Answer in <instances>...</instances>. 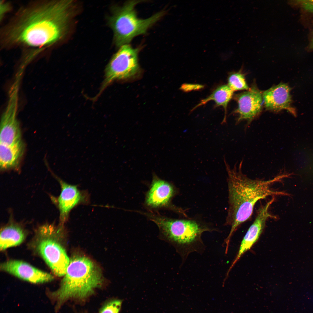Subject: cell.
<instances>
[{
	"instance_id": "obj_1",
	"label": "cell",
	"mask_w": 313,
	"mask_h": 313,
	"mask_svg": "<svg viewBox=\"0 0 313 313\" xmlns=\"http://www.w3.org/2000/svg\"><path fill=\"white\" fill-rule=\"evenodd\" d=\"M72 0L39 1L22 7L2 29L3 49L51 48L64 38L71 15Z\"/></svg>"
},
{
	"instance_id": "obj_14",
	"label": "cell",
	"mask_w": 313,
	"mask_h": 313,
	"mask_svg": "<svg viewBox=\"0 0 313 313\" xmlns=\"http://www.w3.org/2000/svg\"><path fill=\"white\" fill-rule=\"evenodd\" d=\"M154 177L146 198V204L156 207L167 205L174 193L173 187L168 182Z\"/></svg>"
},
{
	"instance_id": "obj_21",
	"label": "cell",
	"mask_w": 313,
	"mask_h": 313,
	"mask_svg": "<svg viewBox=\"0 0 313 313\" xmlns=\"http://www.w3.org/2000/svg\"><path fill=\"white\" fill-rule=\"evenodd\" d=\"M11 6L9 3L2 1L0 2V19H2L5 14L9 12L11 9Z\"/></svg>"
},
{
	"instance_id": "obj_7",
	"label": "cell",
	"mask_w": 313,
	"mask_h": 313,
	"mask_svg": "<svg viewBox=\"0 0 313 313\" xmlns=\"http://www.w3.org/2000/svg\"><path fill=\"white\" fill-rule=\"evenodd\" d=\"M140 49L133 48L129 44L120 47L106 67L104 80L96 98L115 80L130 78L137 73L139 70L138 54Z\"/></svg>"
},
{
	"instance_id": "obj_4",
	"label": "cell",
	"mask_w": 313,
	"mask_h": 313,
	"mask_svg": "<svg viewBox=\"0 0 313 313\" xmlns=\"http://www.w3.org/2000/svg\"><path fill=\"white\" fill-rule=\"evenodd\" d=\"M149 216L167 239L178 248L183 263L190 253L203 252L205 246L202 234L205 232L214 230L194 220L172 219L151 214Z\"/></svg>"
},
{
	"instance_id": "obj_5",
	"label": "cell",
	"mask_w": 313,
	"mask_h": 313,
	"mask_svg": "<svg viewBox=\"0 0 313 313\" xmlns=\"http://www.w3.org/2000/svg\"><path fill=\"white\" fill-rule=\"evenodd\" d=\"M140 0L128 1L115 8L109 19L108 23L114 33V41L117 46L129 43L134 37L146 33L148 28L165 14L162 11L145 19L138 17L135 7Z\"/></svg>"
},
{
	"instance_id": "obj_3",
	"label": "cell",
	"mask_w": 313,
	"mask_h": 313,
	"mask_svg": "<svg viewBox=\"0 0 313 313\" xmlns=\"http://www.w3.org/2000/svg\"><path fill=\"white\" fill-rule=\"evenodd\" d=\"M64 276L60 287L52 294L59 304L70 298H86L102 283L97 267L84 257L72 258Z\"/></svg>"
},
{
	"instance_id": "obj_15",
	"label": "cell",
	"mask_w": 313,
	"mask_h": 313,
	"mask_svg": "<svg viewBox=\"0 0 313 313\" xmlns=\"http://www.w3.org/2000/svg\"><path fill=\"white\" fill-rule=\"evenodd\" d=\"M24 150L22 141L10 145L0 143L1 170H18Z\"/></svg>"
},
{
	"instance_id": "obj_6",
	"label": "cell",
	"mask_w": 313,
	"mask_h": 313,
	"mask_svg": "<svg viewBox=\"0 0 313 313\" xmlns=\"http://www.w3.org/2000/svg\"><path fill=\"white\" fill-rule=\"evenodd\" d=\"M63 230V224L56 226L54 224L46 223L40 226L36 233L38 252L53 273L59 276L65 274L70 261L57 239Z\"/></svg>"
},
{
	"instance_id": "obj_8",
	"label": "cell",
	"mask_w": 313,
	"mask_h": 313,
	"mask_svg": "<svg viewBox=\"0 0 313 313\" xmlns=\"http://www.w3.org/2000/svg\"><path fill=\"white\" fill-rule=\"evenodd\" d=\"M19 86L13 84L9 91L8 104L1 119V143L10 145L22 141L20 125L17 118Z\"/></svg>"
},
{
	"instance_id": "obj_2",
	"label": "cell",
	"mask_w": 313,
	"mask_h": 313,
	"mask_svg": "<svg viewBox=\"0 0 313 313\" xmlns=\"http://www.w3.org/2000/svg\"><path fill=\"white\" fill-rule=\"evenodd\" d=\"M225 163L228 176L229 205L226 223L231 227L224 241L228 246L232 235L238 227L251 218L254 206L258 201L269 196H291V195L285 191L276 190L272 186L292 174L284 173L266 180L253 179L243 173L242 161L238 167L235 165L232 169L225 161Z\"/></svg>"
},
{
	"instance_id": "obj_17",
	"label": "cell",
	"mask_w": 313,
	"mask_h": 313,
	"mask_svg": "<svg viewBox=\"0 0 313 313\" xmlns=\"http://www.w3.org/2000/svg\"><path fill=\"white\" fill-rule=\"evenodd\" d=\"M234 92L228 85L221 86L214 90L208 97L202 100L193 108L192 110L205 104L210 101H213L215 103L216 106H222L224 109L225 116L223 123L225 122L227 105L232 97Z\"/></svg>"
},
{
	"instance_id": "obj_11",
	"label": "cell",
	"mask_w": 313,
	"mask_h": 313,
	"mask_svg": "<svg viewBox=\"0 0 313 313\" xmlns=\"http://www.w3.org/2000/svg\"><path fill=\"white\" fill-rule=\"evenodd\" d=\"M238 107L235 111L238 116L237 123L243 120L250 124L261 113L263 98L261 91L255 87L236 97Z\"/></svg>"
},
{
	"instance_id": "obj_9",
	"label": "cell",
	"mask_w": 313,
	"mask_h": 313,
	"mask_svg": "<svg viewBox=\"0 0 313 313\" xmlns=\"http://www.w3.org/2000/svg\"><path fill=\"white\" fill-rule=\"evenodd\" d=\"M275 199V197H272L258 209L255 220L241 242L238 253L228 271L226 277H228L231 270L242 255L250 249L258 240L265 228L267 221L269 219L277 218L276 216L271 214L269 211Z\"/></svg>"
},
{
	"instance_id": "obj_20",
	"label": "cell",
	"mask_w": 313,
	"mask_h": 313,
	"mask_svg": "<svg viewBox=\"0 0 313 313\" xmlns=\"http://www.w3.org/2000/svg\"><path fill=\"white\" fill-rule=\"evenodd\" d=\"M121 304V302L115 300L110 302L102 309L100 313H119Z\"/></svg>"
},
{
	"instance_id": "obj_10",
	"label": "cell",
	"mask_w": 313,
	"mask_h": 313,
	"mask_svg": "<svg viewBox=\"0 0 313 313\" xmlns=\"http://www.w3.org/2000/svg\"><path fill=\"white\" fill-rule=\"evenodd\" d=\"M61 187V192L57 200L59 212L60 223L68 220L71 210L81 204L88 202V194L80 190L76 185L69 184L57 178Z\"/></svg>"
},
{
	"instance_id": "obj_13",
	"label": "cell",
	"mask_w": 313,
	"mask_h": 313,
	"mask_svg": "<svg viewBox=\"0 0 313 313\" xmlns=\"http://www.w3.org/2000/svg\"><path fill=\"white\" fill-rule=\"evenodd\" d=\"M291 88L286 83H280L265 91L262 93L265 107L267 110L278 112L286 110L295 116V109L291 106L292 100Z\"/></svg>"
},
{
	"instance_id": "obj_18",
	"label": "cell",
	"mask_w": 313,
	"mask_h": 313,
	"mask_svg": "<svg viewBox=\"0 0 313 313\" xmlns=\"http://www.w3.org/2000/svg\"><path fill=\"white\" fill-rule=\"evenodd\" d=\"M228 85L234 91L250 89L244 74L240 72L234 73L230 75L228 79Z\"/></svg>"
},
{
	"instance_id": "obj_19",
	"label": "cell",
	"mask_w": 313,
	"mask_h": 313,
	"mask_svg": "<svg viewBox=\"0 0 313 313\" xmlns=\"http://www.w3.org/2000/svg\"><path fill=\"white\" fill-rule=\"evenodd\" d=\"M294 6L299 8L304 13L313 15V0H298L292 2Z\"/></svg>"
},
{
	"instance_id": "obj_16",
	"label": "cell",
	"mask_w": 313,
	"mask_h": 313,
	"mask_svg": "<svg viewBox=\"0 0 313 313\" xmlns=\"http://www.w3.org/2000/svg\"><path fill=\"white\" fill-rule=\"evenodd\" d=\"M26 235L25 232L21 225L12 222L9 223L1 230L0 250L19 245L24 241Z\"/></svg>"
},
{
	"instance_id": "obj_12",
	"label": "cell",
	"mask_w": 313,
	"mask_h": 313,
	"mask_svg": "<svg viewBox=\"0 0 313 313\" xmlns=\"http://www.w3.org/2000/svg\"><path fill=\"white\" fill-rule=\"evenodd\" d=\"M0 269L19 278L32 283L47 282L52 281L54 278L51 274L19 260H11L3 263L0 265Z\"/></svg>"
},
{
	"instance_id": "obj_22",
	"label": "cell",
	"mask_w": 313,
	"mask_h": 313,
	"mask_svg": "<svg viewBox=\"0 0 313 313\" xmlns=\"http://www.w3.org/2000/svg\"><path fill=\"white\" fill-rule=\"evenodd\" d=\"M309 49L313 50V30L311 35V38L309 44Z\"/></svg>"
}]
</instances>
